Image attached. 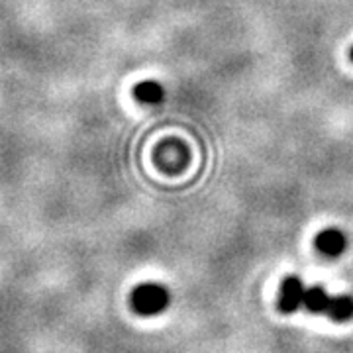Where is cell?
<instances>
[{
	"mask_svg": "<svg viewBox=\"0 0 353 353\" xmlns=\"http://www.w3.org/2000/svg\"><path fill=\"white\" fill-rule=\"evenodd\" d=\"M130 303L139 316H157L169 306L171 294L161 283H141L132 292Z\"/></svg>",
	"mask_w": 353,
	"mask_h": 353,
	"instance_id": "6da1fadb",
	"label": "cell"
},
{
	"mask_svg": "<svg viewBox=\"0 0 353 353\" xmlns=\"http://www.w3.org/2000/svg\"><path fill=\"white\" fill-rule=\"evenodd\" d=\"M304 292L306 287L299 277H287L281 285V292H279V308L285 314H292L296 312L304 304Z\"/></svg>",
	"mask_w": 353,
	"mask_h": 353,
	"instance_id": "7a4b0ae2",
	"label": "cell"
},
{
	"mask_svg": "<svg viewBox=\"0 0 353 353\" xmlns=\"http://www.w3.org/2000/svg\"><path fill=\"white\" fill-rule=\"evenodd\" d=\"M316 248H318V252L322 253V255H326V257H338V255L345 252L347 238L340 230L328 228V230H324V232H320L316 236Z\"/></svg>",
	"mask_w": 353,
	"mask_h": 353,
	"instance_id": "3957f363",
	"label": "cell"
},
{
	"mask_svg": "<svg viewBox=\"0 0 353 353\" xmlns=\"http://www.w3.org/2000/svg\"><path fill=\"white\" fill-rule=\"evenodd\" d=\"M134 97L143 104H159L165 97L163 85L159 81H153V79L141 81L134 87Z\"/></svg>",
	"mask_w": 353,
	"mask_h": 353,
	"instance_id": "277c9868",
	"label": "cell"
},
{
	"mask_svg": "<svg viewBox=\"0 0 353 353\" xmlns=\"http://www.w3.org/2000/svg\"><path fill=\"white\" fill-rule=\"evenodd\" d=\"M326 314L334 322H345L353 318V296L350 294H340V296H330Z\"/></svg>",
	"mask_w": 353,
	"mask_h": 353,
	"instance_id": "5b68a950",
	"label": "cell"
},
{
	"mask_svg": "<svg viewBox=\"0 0 353 353\" xmlns=\"http://www.w3.org/2000/svg\"><path fill=\"white\" fill-rule=\"evenodd\" d=\"M330 294L324 287H310L304 292V308L312 314H326Z\"/></svg>",
	"mask_w": 353,
	"mask_h": 353,
	"instance_id": "8992f818",
	"label": "cell"
},
{
	"mask_svg": "<svg viewBox=\"0 0 353 353\" xmlns=\"http://www.w3.org/2000/svg\"><path fill=\"white\" fill-rule=\"evenodd\" d=\"M352 59H353V48H352Z\"/></svg>",
	"mask_w": 353,
	"mask_h": 353,
	"instance_id": "52a82bcc",
	"label": "cell"
}]
</instances>
